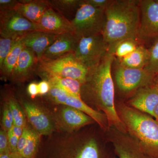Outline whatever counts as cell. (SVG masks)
<instances>
[{
    "label": "cell",
    "instance_id": "31",
    "mask_svg": "<svg viewBox=\"0 0 158 158\" xmlns=\"http://www.w3.org/2000/svg\"><path fill=\"white\" fill-rule=\"evenodd\" d=\"M3 153H11L8 131L4 130H1L0 132V154Z\"/></svg>",
    "mask_w": 158,
    "mask_h": 158
},
{
    "label": "cell",
    "instance_id": "9",
    "mask_svg": "<svg viewBox=\"0 0 158 158\" xmlns=\"http://www.w3.org/2000/svg\"><path fill=\"white\" fill-rule=\"evenodd\" d=\"M34 31H37V25L14 10L0 12V36L18 39Z\"/></svg>",
    "mask_w": 158,
    "mask_h": 158
},
{
    "label": "cell",
    "instance_id": "41",
    "mask_svg": "<svg viewBox=\"0 0 158 158\" xmlns=\"http://www.w3.org/2000/svg\"><path fill=\"white\" fill-rule=\"evenodd\" d=\"M0 158H11V153L0 154Z\"/></svg>",
    "mask_w": 158,
    "mask_h": 158
},
{
    "label": "cell",
    "instance_id": "40",
    "mask_svg": "<svg viewBox=\"0 0 158 158\" xmlns=\"http://www.w3.org/2000/svg\"><path fill=\"white\" fill-rule=\"evenodd\" d=\"M152 116L155 118L156 120L158 122V104L154 109Z\"/></svg>",
    "mask_w": 158,
    "mask_h": 158
},
{
    "label": "cell",
    "instance_id": "34",
    "mask_svg": "<svg viewBox=\"0 0 158 158\" xmlns=\"http://www.w3.org/2000/svg\"><path fill=\"white\" fill-rule=\"evenodd\" d=\"M18 2L16 0H0V12L14 10Z\"/></svg>",
    "mask_w": 158,
    "mask_h": 158
},
{
    "label": "cell",
    "instance_id": "12",
    "mask_svg": "<svg viewBox=\"0 0 158 158\" xmlns=\"http://www.w3.org/2000/svg\"><path fill=\"white\" fill-rule=\"evenodd\" d=\"M37 31L56 35L75 33L71 20L52 7L48 9L43 15L39 23L37 24Z\"/></svg>",
    "mask_w": 158,
    "mask_h": 158
},
{
    "label": "cell",
    "instance_id": "2",
    "mask_svg": "<svg viewBox=\"0 0 158 158\" xmlns=\"http://www.w3.org/2000/svg\"><path fill=\"white\" fill-rule=\"evenodd\" d=\"M102 34L108 52L114 55L119 43L138 40L140 23L139 0H113L106 8Z\"/></svg>",
    "mask_w": 158,
    "mask_h": 158
},
{
    "label": "cell",
    "instance_id": "21",
    "mask_svg": "<svg viewBox=\"0 0 158 158\" xmlns=\"http://www.w3.org/2000/svg\"><path fill=\"white\" fill-rule=\"evenodd\" d=\"M62 116L65 124L72 129L81 127L91 123L94 120L82 111L69 106L62 110Z\"/></svg>",
    "mask_w": 158,
    "mask_h": 158
},
{
    "label": "cell",
    "instance_id": "42",
    "mask_svg": "<svg viewBox=\"0 0 158 158\" xmlns=\"http://www.w3.org/2000/svg\"><path fill=\"white\" fill-rule=\"evenodd\" d=\"M11 158H24L22 156L19 154V153L11 154Z\"/></svg>",
    "mask_w": 158,
    "mask_h": 158
},
{
    "label": "cell",
    "instance_id": "39",
    "mask_svg": "<svg viewBox=\"0 0 158 158\" xmlns=\"http://www.w3.org/2000/svg\"><path fill=\"white\" fill-rule=\"evenodd\" d=\"M151 86L155 88L158 91V73L154 78Z\"/></svg>",
    "mask_w": 158,
    "mask_h": 158
},
{
    "label": "cell",
    "instance_id": "26",
    "mask_svg": "<svg viewBox=\"0 0 158 158\" xmlns=\"http://www.w3.org/2000/svg\"><path fill=\"white\" fill-rule=\"evenodd\" d=\"M40 134L31 130L27 141L20 155L24 158H33L37 151L39 143Z\"/></svg>",
    "mask_w": 158,
    "mask_h": 158
},
{
    "label": "cell",
    "instance_id": "13",
    "mask_svg": "<svg viewBox=\"0 0 158 158\" xmlns=\"http://www.w3.org/2000/svg\"><path fill=\"white\" fill-rule=\"evenodd\" d=\"M39 60L31 49L25 47L20 55L12 71L10 79L16 82H23L37 73Z\"/></svg>",
    "mask_w": 158,
    "mask_h": 158
},
{
    "label": "cell",
    "instance_id": "17",
    "mask_svg": "<svg viewBox=\"0 0 158 158\" xmlns=\"http://www.w3.org/2000/svg\"><path fill=\"white\" fill-rule=\"evenodd\" d=\"M57 35L40 31L29 32L21 37L25 47L35 53L38 60L42 59L48 48L52 44Z\"/></svg>",
    "mask_w": 158,
    "mask_h": 158
},
{
    "label": "cell",
    "instance_id": "19",
    "mask_svg": "<svg viewBox=\"0 0 158 158\" xmlns=\"http://www.w3.org/2000/svg\"><path fill=\"white\" fill-rule=\"evenodd\" d=\"M149 49L139 45L131 53L118 59V63L127 68L141 69L145 68L149 59Z\"/></svg>",
    "mask_w": 158,
    "mask_h": 158
},
{
    "label": "cell",
    "instance_id": "8",
    "mask_svg": "<svg viewBox=\"0 0 158 158\" xmlns=\"http://www.w3.org/2000/svg\"><path fill=\"white\" fill-rule=\"evenodd\" d=\"M115 75L117 87L121 91L124 92L151 86L155 77L144 68L136 69L127 68L118 63Z\"/></svg>",
    "mask_w": 158,
    "mask_h": 158
},
{
    "label": "cell",
    "instance_id": "4",
    "mask_svg": "<svg viewBox=\"0 0 158 158\" xmlns=\"http://www.w3.org/2000/svg\"><path fill=\"white\" fill-rule=\"evenodd\" d=\"M88 69L77 59L74 54L65 55L58 59L42 58L39 60L37 73L40 75L69 78L82 83L86 81Z\"/></svg>",
    "mask_w": 158,
    "mask_h": 158
},
{
    "label": "cell",
    "instance_id": "15",
    "mask_svg": "<svg viewBox=\"0 0 158 158\" xmlns=\"http://www.w3.org/2000/svg\"><path fill=\"white\" fill-rule=\"evenodd\" d=\"M130 103L134 109L152 116L154 109L158 104V91L152 86L139 88Z\"/></svg>",
    "mask_w": 158,
    "mask_h": 158
},
{
    "label": "cell",
    "instance_id": "43",
    "mask_svg": "<svg viewBox=\"0 0 158 158\" xmlns=\"http://www.w3.org/2000/svg\"><path fill=\"white\" fill-rule=\"evenodd\" d=\"M156 2H157L158 3V0H156Z\"/></svg>",
    "mask_w": 158,
    "mask_h": 158
},
{
    "label": "cell",
    "instance_id": "22",
    "mask_svg": "<svg viewBox=\"0 0 158 158\" xmlns=\"http://www.w3.org/2000/svg\"><path fill=\"white\" fill-rule=\"evenodd\" d=\"M25 47L21 38H19L4 60L2 65L0 66V73L2 78H10L20 55Z\"/></svg>",
    "mask_w": 158,
    "mask_h": 158
},
{
    "label": "cell",
    "instance_id": "6",
    "mask_svg": "<svg viewBox=\"0 0 158 158\" xmlns=\"http://www.w3.org/2000/svg\"><path fill=\"white\" fill-rule=\"evenodd\" d=\"M108 53L102 34H99L80 38L74 55L89 69L97 65Z\"/></svg>",
    "mask_w": 158,
    "mask_h": 158
},
{
    "label": "cell",
    "instance_id": "37",
    "mask_svg": "<svg viewBox=\"0 0 158 158\" xmlns=\"http://www.w3.org/2000/svg\"><path fill=\"white\" fill-rule=\"evenodd\" d=\"M27 91L31 97L34 98L39 94L38 84L35 82L30 83L27 88Z\"/></svg>",
    "mask_w": 158,
    "mask_h": 158
},
{
    "label": "cell",
    "instance_id": "24",
    "mask_svg": "<svg viewBox=\"0 0 158 158\" xmlns=\"http://www.w3.org/2000/svg\"><path fill=\"white\" fill-rule=\"evenodd\" d=\"M139 45L140 42L137 40L127 39L123 40L116 47L114 56H116L118 59H122L131 53Z\"/></svg>",
    "mask_w": 158,
    "mask_h": 158
},
{
    "label": "cell",
    "instance_id": "5",
    "mask_svg": "<svg viewBox=\"0 0 158 158\" xmlns=\"http://www.w3.org/2000/svg\"><path fill=\"white\" fill-rule=\"evenodd\" d=\"M104 10L94 8L81 0L80 6L71 20L75 33L81 38L102 34L105 23Z\"/></svg>",
    "mask_w": 158,
    "mask_h": 158
},
{
    "label": "cell",
    "instance_id": "30",
    "mask_svg": "<svg viewBox=\"0 0 158 158\" xmlns=\"http://www.w3.org/2000/svg\"><path fill=\"white\" fill-rule=\"evenodd\" d=\"M2 123L5 131H8L14 126V119L11 109L7 102L4 106Z\"/></svg>",
    "mask_w": 158,
    "mask_h": 158
},
{
    "label": "cell",
    "instance_id": "20",
    "mask_svg": "<svg viewBox=\"0 0 158 158\" xmlns=\"http://www.w3.org/2000/svg\"><path fill=\"white\" fill-rule=\"evenodd\" d=\"M43 77L45 80L48 81L51 85L64 90L70 95L78 98H82L81 96V88L82 83L76 80L69 78L40 75Z\"/></svg>",
    "mask_w": 158,
    "mask_h": 158
},
{
    "label": "cell",
    "instance_id": "28",
    "mask_svg": "<svg viewBox=\"0 0 158 158\" xmlns=\"http://www.w3.org/2000/svg\"><path fill=\"white\" fill-rule=\"evenodd\" d=\"M149 50V60L144 69L155 76L158 73V40L153 43Z\"/></svg>",
    "mask_w": 158,
    "mask_h": 158
},
{
    "label": "cell",
    "instance_id": "10",
    "mask_svg": "<svg viewBox=\"0 0 158 158\" xmlns=\"http://www.w3.org/2000/svg\"><path fill=\"white\" fill-rule=\"evenodd\" d=\"M48 95L51 100L56 103L75 108L85 113L103 128H106L107 124L109 125L107 118L105 115L90 108L82 98L70 95L62 89L52 85Z\"/></svg>",
    "mask_w": 158,
    "mask_h": 158
},
{
    "label": "cell",
    "instance_id": "32",
    "mask_svg": "<svg viewBox=\"0 0 158 158\" xmlns=\"http://www.w3.org/2000/svg\"><path fill=\"white\" fill-rule=\"evenodd\" d=\"M31 130L29 128L26 127L24 128L23 131L22 135L19 139L18 143V152L20 154L23 151V149L25 146L26 143L27 141L29 135H30Z\"/></svg>",
    "mask_w": 158,
    "mask_h": 158
},
{
    "label": "cell",
    "instance_id": "38",
    "mask_svg": "<svg viewBox=\"0 0 158 158\" xmlns=\"http://www.w3.org/2000/svg\"><path fill=\"white\" fill-rule=\"evenodd\" d=\"M24 128L19 127L16 126L14 125L13 127L11 128V130L13 134H14L15 136H17V137H18V138H19L22 135Z\"/></svg>",
    "mask_w": 158,
    "mask_h": 158
},
{
    "label": "cell",
    "instance_id": "25",
    "mask_svg": "<svg viewBox=\"0 0 158 158\" xmlns=\"http://www.w3.org/2000/svg\"><path fill=\"white\" fill-rule=\"evenodd\" d=\"M7 101L13 116L14 125L23 128L25 127V114L24 113L22 109L12 97L8 98Z\"/></svg>",
    "mask_w": 158,
    "mask_h": 158
},
{
    "label": "cell",
    "instance_id": "36",
    "mask_svg": "<svg viewBox=\"0 0 158 158\" xmlns=\"http://www.w3.org/2000/svg\"><path fill=\"white\" fill-rule=\"evenodd\" d=\"M39 93L40 95L48 94L50 90L51 85L47 80H44L38 84Z\"/></svg>",
    "mask_w": 158,
    "mask_h": 158
},
{
    "label": "cell",
    "instance_id": "29",
    "mask_svg": "<svg viewBox=\"0 0 158 158\" xmlns=\"http://www.w3.org/2000/svg\"><path fill=\"white\" fill-rule=\"evenodd\" d=\"M19 39L0 36V66L2 65L4 60Z\"/></svg>",
    "mask_w": 158,
    "mask_h": 158
},
{
    "label": "cell",
    "instance_id": "27",
    "mask_svg": "<svg viewBox=\"0 0 158 158\" xmlns=\"http://www.w3.org/2000/svg\"><path fill=\"white\" fill-rule=\"evenodd\" d=\"M75 158H100L98 145L95 140L91 139L85 143Z\"/></svg>",
    "mask_w": 158,
    "mask_h": 158
},
{
    "label": "cell",
    "instance_id": "33",
    "mask_svg": "<svg viewBox=\"0 0 158 158\" xmlns=\"http://www.w3.org/2000/svg\"><path fill=\"white\" fill-rule=\"evenodd\" d=\"M8 139L11 154L16 153L18 152V143L19 138L15 136L10 129L8 131Z\"/></svg>",
    "mask_w": 158,
    "mask_h": 158
},
{
    "label": "cell",
    "instance_id": "1",
    "mask_svg": "<svg viewBox=\"0 0 158 158\" xmlns=\"http://www.w3.org/2000/svg\"><path fill=\"white\" fill-rule=\"evenodd\" d=\"M114 58V55L108 53L97 65L88 69L86 81L82 85L81 96L83 94L104 112L109 126L127 132L115 106V90L111 75Z\"/></svg>",
    "mask_w": 158,
    "mask_h": 158
},
{
    "label": "cell",
    "instance_id": "35",
    "mask_svg": "<svg viewBox=\"0 0 158 158\" xmlns=\"http://www.w3.org/2000/svg\"><path fill=\"white\" fill-rule=\"evenodd\" d=\"M85 1L94 8L104 11L112 2L111 0H85Z\"/></svg>",
    "mask_w": 158,
    "mask_h": 158
},
{
    "label": "cell",
    "instance_id": "16",
    "mask_svg": "<svg viewBox=\"0 0 158 158\" xmlns=\"http://www.w3.org/2000/svg\"><path fill=\"white\" fill-rule=\"evenodd\" d=\"M50 7L48 0H19L14 10L37 25L45 11Z\"/></svg>",
    "mask_w": 158,
    "mask_h": 158
},
{
    "label": "cell",
    "instance_id": "11",
    "mask_svg": "<svg viewBox=\"0 0 158 158\" xmlns=\"http://www.w3.org/2000/svg\"><path fill=\"white\" fill-rule=\"evenodd\" d=\"M114 129L112 143L118 158H156L129 133Z\"/></svg>",
    "mask_w": 158,
    "mask_h": 158
},
{
    "label": "cell",
    "instance_id": "14",
    "mask_svg": "<svg viewBox=\"0 0 158 158\" xmlns=\"http://www.w3.org/2000/svg\"><path fill=\"white\" fill-rule=\"evenodd\" d=\"M80 38L74 32L57 35L56 38L44 54L43 58L55 59L74 54Z\"/></svg>",
    "mask_w": 158,
    "mask_h": 158
},
{
    "label": "cell",
    "instance_id": "18",
    "mask_svg": "<svg viewBox=\"0 0 158 158\" xmlns=\"http://www.w3.org/2000/svg\"><path fill=\"white\" fill-rule=\"evenodd\" d=\"M24 107L27 116L31 125L40 135L50 134L53 127L49 118L37 105L31 102L26 101Z\"/></svg>",
    "mask_w": 158,
    "mask_h": 158
},
{
    "label": "cell",
    "instance_id": "3",
    "mask_svg": "<svg viewBox=\"0 0 158 158\" xmlns=\"http://www.w3.org/2000/svg\"><path fill=\"white\" fill-rule=\"evenodd\" d=\"M116 108L127 132L158 158V122L150 115L127 105L120 104Z\"/></svg>",
    "mask_w": 158,
    "mask_h": 158
},
{
    "label": "cell",
    "instance_id": "7",
    "mask_svg": "<svg viewBox=\"0 0 158 158\" xmlns=\"http://www.w3.org/2000/svg\"><path fill=\"white\" fill-rule=\"evenodd\" d=\"M140 23L138 33L139 42L158 40V3L156 0H139Z\"/></svg>",
    "mask_w": 158,
    "mask_h": 158
},
{
    "label": "cell",
    "instance_id": "23",
    "mask_svg": "<svg viewBox=\"0 0 158 158\" xmlns=\"http://www.w3.org/2000/svg\"><path fill=\"white\" fill-rule=\"evenodd\" d=\"M48 1L52 8L66 18V16H69L74 11L77 12L81 2V0H48Z\"/></svg>",
    "mask_w": 158,
    "mask_h": 158
}]
</instances>
